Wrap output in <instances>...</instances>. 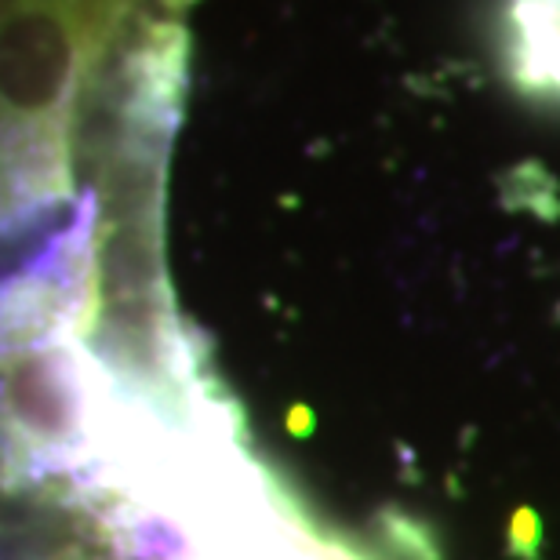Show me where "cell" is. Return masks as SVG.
<instances>
[{
    "mask_svg": "<svg viewBox=\"0 0 560 560\" xmlns=\"http://www.w3.org/2000/svg\"><path fill=\"white\" fill-rule=\"evenodd\" d=\"M510 37L521 73L560 92V0H510Z\"/></svg>",
    "mask_w": 560,
    "mask_h": 560,
    "instance_id": "1",
    "label": "cell"
}]
</instances>
